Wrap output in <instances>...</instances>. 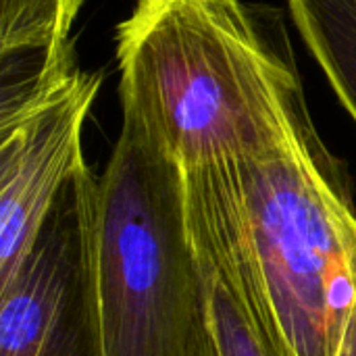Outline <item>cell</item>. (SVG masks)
Listing matches in <instances>:
<instances>
[{"instance_id": "cell-1", "label": "cell", "mask_w": 356, "mask_h": 356, "mask_svg": "<svg viewBox=\"0 0 356 356\" xmlns=\"http://www.w3.org/2000/svg\"><path fill=\"white\" fill-rule=\"evenodd\" d=\"M215 219L275 356H342L356 315V204L302 111L273 146L184 167Z\"/></svg>"}, {"instance_id": "cell-9", "label": "cell", "mask_w": 356, "mask_h": 356, "mask_svg": "<svg viewBox=\"0 0 356 356\" xmlns=\"http://www.w3.org/2000/svg\"><path fill=\"white\" fill-rule=\"evenodd\" d=\"M342 356H356V315L353 319V325H350V334H348V340H346V348H344V355Z\"/></svg>"}, {"instance_id": "cell-3", "label": "cell", "mask_w": 356, "mask_h": 356, "mask_svg": "<svg viewBox=\"0 0 356 356\" xmlns=\"http://www.w3.org/2000/svg\"><path fill=\"white\" fill-rule=\"evenodd\" d=\"M96 290L106 356H211L184 165L131 113L98 177Z\"/></svg>"}, {"instance_id": "cell-7", "label": "cell", "mask_w": 356, "mask_h": 356, "mask_svg": "<svg viewBox=\"0 0 356 356\" xmlns=\"http://www.w3.org/2000/svg\"><path fill=\"white\" fill-rule=\"evenodd\" d=\"M309 52L356 121V0H286Z\"/></svg>"}, {"instance_id": "cell-6", "label": "cell", "mask_w": 356, "mask_h": 356, "mask_svg": "<svg viewBox=\"0 0 356 356\" xmlns=\"http://www.w3.org/2000/svg\"><path fill=\"white\" fill-rule=\"evenodd\" d=\"M186 215L204 284L211 356H275L223 234L188 198Z\"/></svg>"}, {"instance_id": "cell-4", "label": "cell", "mask_w": 356, "mask_h": 356, "mask_svg": "<svg viewBox=\"0 0 356 356\" xmlns=\"http://www.w3.org/2000/svg\"><path fill=\"white\" fill-rule=\"evenodd\" d=\"M98 177L86 165L0 286V356H106L96 290Z\"/></svg>"}, {"instance_id": "cell-2", "label": "cell", "mask_w": 356, "mask_h": 356, "mask_svg": "<svg viewBox=\"0 0 356 356\" xmlns=\"http://www.w3.org/2000/svg\"><path fill=\"white\" fill-rule=\"evenodd\" d=\"M123 113L184 167L238 161L307 111L300 79L244 0H136L117 27Z\"/></svg>"}, {"instance_id": "cell-8", "label": "cell", "mask_w": 356, "mask_h": 356, "mask_svg": "<svg viewBox=\"0 0 356 356\" xmlns=\"http://www.w3.org/2000/svg\"><path fill=\"white\" fill-rule=\"evenodd\" d=\"M86 0H0L2 60L25 52H40L33 73L73 67L71 27Z\"/></svg>"}, {"instance_id": "cell-5", "label": "cell", "mask_w": 356, "mask_h": 356, "mask_svg": "<svg viewBox=\"0 0 356 356\" xmlns=\"http://www.w3.org/2000/svg\"><path fill=\"white\" fill-rule=\"evenodd\" d=\"M102 73L75 65L4 90L0 108V286L27 259L56 198L86 165L83 125Z\"/></svg>"}]
</instances>
